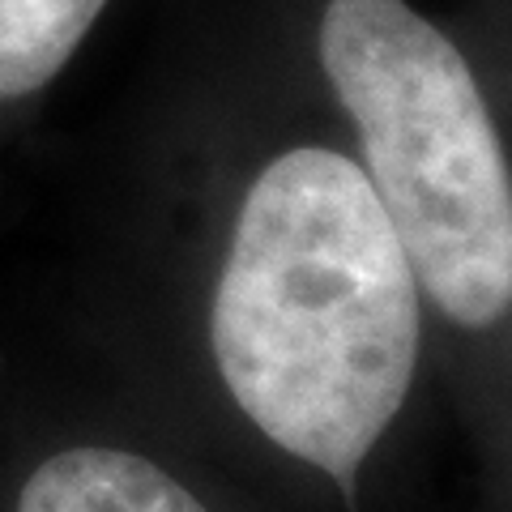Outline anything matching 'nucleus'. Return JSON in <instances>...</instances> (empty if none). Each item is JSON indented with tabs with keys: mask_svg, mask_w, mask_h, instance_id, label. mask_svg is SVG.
Masks as SVG:
<instances>
[{
	"mask_svg": "<svg viewBox=\"0 0 512 512\" xmlns=\"http://www.w3.org/2000/svg\"><path fill=\"white\" fill-rule=\"evenodd\" d=\"M103 9L107 0H0V107L52 86Z\"/></svg>",
	"mask_w": 512,
	"mask_h": 512,
	"instance_id": "4",
	"label": "nucleus"
},
{
	"mask_svg": "<svg viewBox=\"0 0 512 512\" xmlns=\"http://www.w3.org/2000/svg\"><path fill=\"white\" fill-rule=\"evenodd\" d=\"M419 278L372 180L295 146L252 180L210 308L227 393L269 444L355 487L419 367Z\"/></svg>",
	"mask_w": 512,
	"mask_h": 512,
	"instance_id": "1",
	"label": "nucleus"
},
{
	"mask_svg": "<svg viewBox=\"0 0 512 512\" xmlns=\"http://www.w3.org/2000/svg\"><path fill=\"white\" fill-rule=\"evenodd\" d=\"M13 512H210L150 457L107 444H73L26 474Z\"/></svg>",
	"mask_w": 512,
	"mask_h": 512,
	"instance_id": "3",
	"label": "nucleus"
},
{
	"mask_svg": "<svg viewBox=\"0 0 512 512\" xmlns=\"http://www.w3.org/2000/svg\"><path fill=\"white\" fill-rule=\"evenodd\" d=\"M320 64L431 303L487 329L512 308V175L457 43L406 0H329Z\"/></svg>",
	"mask_w": 512,
	"mask_h": 512,
	"instance_id": "2",
	"label": "nucleus"
}]
</instances>
